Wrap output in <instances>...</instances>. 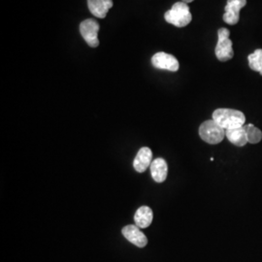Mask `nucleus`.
<instances>
[{
    "mask_svg": "<svg viewBox=\"0 0 262 262\" xmlns=\"http://www.w3.org/2000/svg\"><path fill=\"white\" fill-rule=\"evenodd\" d=\"M152 162V151L147 147L141 148L133 160V167L138 173H143L149 168Z\"/></svg>",
    "mask_w": 262,
    "mask_h": 262,
    "instance_id": "1a4fd4ad",
    "label": "nucleus"
},
{
    "mask_svg": "<svg viewBox=\"0 0 262 262\" xmlns=\"http://www.w3.org/2000/svg\"><path fill=\"white\" fill-rule=\"evenodd\" d=\"M99 25L93 19H84L80 25V32L86 44L91 47L96 48L99 45L98 40Z\"/></svg>",
    "mask_w": 262,
    "mask_h": 262,
    "instance_id": "39448f33",
    "label": "nucleus"
},
{
    "mask_svg": "<svg viewBox=\"0 0 262 262\" xmlns=\"http://www.w3.org/2000/svg\"><path fill=\"white\" fill-rule=\"evenodd\" d=\"M250 68L262 76V49H257L248 56Z\"/></svg>",
    "mask_w": 262,
    "mask_h": 262,
    "instance_id": "4468645a",
    "label": "nucleus"
},
{
    "mask_svg": "<svg viewBox=\"0 0 262 262\" xmlns=\"http://www.w3.org/2000/svg\"><path fill=\"white\" fill-rule=\"evenodd\" d=\"M151 64L158 69L167 70L171 72L178 71L180 67L178 59L175 56L163 52L157 53L151 57Z\"/></svg>",
    "mask_w": 262,
    "mask_h": 262,
    "instance_id": "423d86ee",
    "label": "nucleus"
},
{
    "mask_svg": "<svg viewBox=\"0 0 262 262\" xmlns=\"http://www.w3.org/2000/svg\"><path fill=\"white\" fill-rule=\"evenodd\" d=\"M154 219V214L150 207L142 206L136 211L134 215L135 225L139 228H147L149 227Z\"/></svg>",
    "mask_w": 262,
    "mask_h": 262,
    "instance_id": "f8f14e48",
    "label": "nucleus"
},
{
    "mask_svg": "<svg viewBox=\"0 0 262 262\" xmlns=\"http://www.w3.org/2000/svg\"><path fill=\"white\" fill-rule=\"evenodd\" d=\"M150 175L157 183H163L168 174V165L165 159H156L152 160L150 166Z\"/></svg>",
    "mask_w": 262,
    "mask_h": 262,
    "instance_id": "9d476101",
    "label": "nucleus"
},
{
    "mask_svg": "<svg viewBox=\"0 0 262 262\" xmlns=\"http://www.w3.org/2000/svg\"><path fill=\"white\" fill-rule=\"evenodd\" d=\"M88 6L94 17L104 19L113 7L112 0H88Z\"/></svg>",
    "mask_w": 262,
    "mask_h": 262,
    "instance_id": "9b49d317",
    "label": "nucleus"
},
{
    "mask_svg": "<svg viewBox=\"0 0 262 262\" xmlns=\"http://www.w3.org/2000/svg\"><path fill=\"white\" fill-rule=\"evenodd\" d=\"M225 136L230 143L237 147H244L248 143L247 132L244 128V125L239 128L225 130Z\"/></svg>",
    "mask_w": 262,
    "mask_h": 262,
    "instance_id": "ddd939ff",
    "label": "nucleus"
},
{
    "mask_svg": "<svg viewBox=\"0 0 262 262\" xmlns=\"http://www.w3.org/2000/svg\"><path fill=\"white\" fill-rule=\"evenodd\" d=\"M199 135L204 142L215 145L225 139V129L219 125L214 120H209L200 125Z\"/></svg>",
    "mask_w": 262,
    "mask_h": 262,
    "instance_id": "7ed1b4c3",
    "label": "nucleus"
},
{
    "mask_svg": "<svg viewBox=\"0 0 262 262\" xmlns=\"http://www.w3.org/2000/svg\"><path fill=\"white\" fill-rule=\"evenodd\" d=\"M122 235L124 238L130 242L131 244L139 247L144 248L148 244V239L146 235L144 234L140 230V228L136 225H126L122 228Z\"/></svg>",
    "mask_w": 262,
    "mask_h": 262,
    "instance_id": "6e6552de",
    "label": "nucleus"
},
{
    "mask_svg": "<svg viewBox=\"0 0 262 262\" xmlns=\"http://www.w3.org/2000/svg\"><path fill=\"white\" fill-rule=\"evenodd\" d=\"M164 19L168 24L177 28H185L191 21L192 16L187 3L181 1L176 2L172 8L165 13Z\"/></svg>",
    "mask_w": 262,
    "mask_h": 262,
    "instance_id": "f03ea898",
    "label": "nucleus"
},
{
    "mask_svg": "<svg viewBox=\"0 0 262 262\" xmlns=\"http://www.w3.org/2000/svg\"><path fill=\"white\" fill-rule=\"evenodd\" d=\"M247 0H227L224 20L230 26L236 25L240 19V10L246 6Z\"/></svg>",
    "mask_w": 262,
    "mask_h": 262,
    "instance_id": "0eeeda50",
    "label": "nucleus"
},
{
    "mask_svg": "<svg viewBox=\"0 0 262 262\" xmlns=\"http://www.w3.org/2000/svg\"><path fill=\"white\" fill-rule=\"evenodd\" d=\"M183 2H185V3H190V2H192L193 0H182Z\"/></svg>",
    "mask_w": 262,
    "mask_h": 262,
    "instance_id": "dca6fc26",
    "label": "nucleus"
},
{
    "mask_svg": "<svg viewBox=\"0 0 262 262\" xmlns=\"http://www.w3.org/2000/svg\"><path fill=\"white\" fill-rule=\"evenodd\" d=\"M244 128L247 132V137H248V143L251 144H257L259 143L262 139V132L260 129L255 127L253 124H245Z\"/></svg>",
    "mask_w": 262,
    "mask_h": 262,
    "instance_id": "2eb2a0df",
    "label": "nucleus"
},
{
    "mask_svg": "<svg viewBox=\"0 0 262 262\" xmlns=\"http://www.w3.org/2000/svg\"><path fill=\"white\" fill-rule=\"evenodd\" d=\"M213 120L225 130L239 128L245 125L246 117L244 113L234 109L220 108L213 113Z\"/></svg>",
    "mask_w": 262,
    "mask_h": 262,
    "instance_id": "f257e3e1",
    "label": "nucleus"
},
{
    "mask_svg": "<svg viewBox=\"0 0 262 262\" xmlns=\"http://www.w3.org/2000/svg\"><path fill=\"white\" fill-rule=\"evenodd\" d=\"M230 32L227 28H221L217 31V43L215 46V56L220 61H227L234 56L232 41L229 38Z\"/></svg>",
    "mask_w": 262,
    "mask_h": 262,
    "instance_id": "20e7f679",
    "label": "nucleus"
}]
</instances>
